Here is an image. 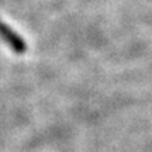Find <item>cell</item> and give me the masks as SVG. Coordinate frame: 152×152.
<instances>
[{
  "instance_id": "cell-1",
  "label": "cell",
  "mask_w": 152,
  "mask_h": 152,
  "mask_svg": "<svg viewBox=\"0 0 152 152\" xmlns=\"http://www.w3.org/2000/svg\"><path fill=\"white\" fill-rule=\"evenodd\" d=\"M0 37L4 42L9 44V47L17 54H23L27 49V45L23 41V38L20 35H17L14 31H11L10 27L3 24L1 21H0Z\"/></svg>"
}]
</instances>
